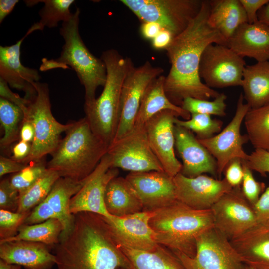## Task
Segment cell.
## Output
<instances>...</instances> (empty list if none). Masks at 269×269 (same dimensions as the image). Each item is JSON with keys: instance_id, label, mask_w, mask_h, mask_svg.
<instances>
[{"instance_id": "obj_7", "label": "cell", "mask_w": 269, "mask_h": 269, "mask_svg": "<svg viewBox=\"0 0 269 269\" xmlns=\"http://www.w3.org/2000/svg\"><path fill=\"white\" fill-rule=\"evenodd\" d=\"M34 85L37 94L30 100L24 113V117L32 122L35 130L30 153L23 162L26 165L42 160L46 155L51 154L61 140V134L71 126V123L62 124L53 116L48 84L37 82Z\"/></svg>"}, {"instance_id": "obj_2", "label": "cell", "mask_w": 269, "mask_h": 269, "mask_svg": "<svg viewBox=\"0 0 269 269\" xmlns=\"http://www.w3.org/2000/svg\"><path fill=\"white\" fill-rule=\"evenodd\" d=\"M57 269H119L129 260L114 239L103 216L74 214L73 227L56 246Z\"/></svg>"}, {"instance_id": "obj_6", "label": "cell", "mask_w": 269, "mask_h": 269, "mask_svg": "<svg viewBox=\"0 0 269 269\" xmlns=\"http://www.w3.org/2000/svg\"><path fill=\"white\" fill-rule=\"evenodd\" d=\"M80 13L79 8H77L71 18L62 23L60 34L65 43L60 57L50 63L62 67L69 65L76 72L84 87L85 104H87L96 98L95 93L97 88L105 85L107 70L104 61L90 52L80 35Z\"/></svg>"}, {"instance_id": "obj_12", "label": "cell", "mask_w": 269, "mask_h": 269, "mask_svg": "<svg viewBox=\"0 0 269 269\" xmlns=\"http://www.w3.org/2000/svg\"><path fill=\"white\" fill-rule=\"evenodd\" d=\"M163 68L147 61L129 70L123 84L120 100V116L113 141L130 131L134 127L144 94L149 85L162 75Z\"/></svg>"}, {"instance_id": "obj_5", "label": "cell", "mask_w": 269, "mask_h": 269, "mask_svg": "<svg viewBox=\"0 0 269 269\" xmlns=\"http://www.w3.org/2000/svg\"><path fill=\"white\" fill-rule=\"evenodd\" d=\"M107 70V79L100 95L84 104L85 118L94 134L108 146L113 142L120 116L122 86L133 62L115 49L103 52L101 57Z\"/></svg>"}, {"instance_id": "obj_14", "label": "cell", "mask_w": 269, "mask_h": 269, "mask_svg": "<svg viewBox=\"0 0 269 269\" xmlns=\"http://www.w3.org/2000/svg\"><path fill=\"white\" fill-rule=\"evenodd\" d=\"M210 209L214 227L230 241L258 224L253 206L244 196L240 187L233 188Z\"/></svg>"}, {"instance_id": "obj_24", "label": "cell", "mask_w": 269, "mask_h": 269, "mask_svg": "<svg viewBox=\"0 0 269 269\" xmlns=\"http://www.w3.org/2000/svg\"><path fill=\"white\" fill-rule=\"evenodd\" d=\"M227 46L243 58L269 61V26L259 21L244 23L228 41Z\"/></svg>"}, {"instance_id": "obj_46", "label": "cell", "mask_w": 269, "mask_h": 269, "mask_svg": "<svg viewBox=\"0 0 269 269\" xmlns=\"http://www.w3.org/2000/svg\"><path fill=\"white\" fill-rule=\"evenodd\" d=\"M246 15L248 23L253 24L258 21L257 13L259 10L269 0H239Z\"/></svg>"}, {"instance_id": "obj_19", "label": "cell", "mask_w": 269, "mask_h": 269, "mask_svg": "<svg viewBox=\"0 0 269 269\" xmlns=\"http://www.w3.org/2000/svg\"><path fill=\"white\" fill-rule=\"evenodd\" d=\"M153 211H144L122 217L111 215L105 219L112 234L120 246L152 251L160 245L149 225Z\"/></svg>"}, {"instance_id": "obj_43", "label": "cell", "mask_w": 269, "mask_h": 269, "mask_svg": "<svg viewBox=\"0 0 269 269\" xmlns=\"http://www.w3.org/2000/svg\"><path fill=\"white\" fill-rule=\"evenodd\" d=\"M242 160L236 158L230 161L225 168V179L233 187H240L243 178Z\"/></svg>"}, {"instance_id": "obj_30", "label": "cell", "mask_w": 269, "mask_h": 269, "mask_svg": "<svg viewBox=\"0 0 269 269\" xmlns=\"http://www.w3.org/2000/svg\"><path fill=\"white\" fill-rule=\"evenodd\" d=\"M120 247L129 260V265L119 269H185L174 253L162 245L152 251Z\"/></svg>"}, {"instance_id": "obj_52", "label": "cell", "mask_w": 269, "mask_h": 269, "mask_svg": "<svg viewBox=\"0 0 269 269\" xmlns=\"http://www.w3.org/2000/svg\"><path fill=\"white\" fill-rule=\"evenodd\" d=\"M18 0H0V23L13 10Z\"/></svg>"}, {"instance_id": "obj_41", "label": "cell", "mask_w": 269, "mask_h": 269, "mask_svg": "<svg viewBox=\"0 0 269 269\" xmlns=\"http://www.w3.org/2000/svg\"><path fill=\"white\" fill-rule=\"evenodd\" d=\"M19 193L11 185L9 179H2L0 183V209L17 212Z\"/></svg>"}, {"instance_id": "obj_27", "label": "cell", "mask_w": 269, "mask_h": 269, "mask_svg": "<svg viewBox=\"0 0 269 269\" xmlns=\"http://www.w3.org/2000/svg\"><path fill=\"white\" fill-rule=\"evenodd\" d=\"M165 76L160 75L155 79L147 88L143 96L134 125H144L158 113L170 110L178 117L188 120L191 114L181 106L173 103L165 91Z\"/></svg>"}, {"instance_id": "obj_21", "label": "cell", "mask_w": 269, "mask_h": 269, "mask_svg": "<svg viewBox=\"0 0 269 269\" xmlns=\"http://www.w3.org/2000/svg\"><path fill=\"white\" fill-rule=\"evenodd\" d=\"M175 148L182 159L180 173L190 178L208 173L217 177L215 159L199 141L192 132L175 124Z\"/></svg>"}, {"instance_id": "obj_13", "label": "cell", "mask_w": 269, "mask_h": 269, "mask_svg": "<svg viewBox=\"0 0 269 269\" xmlns=\"http://www.w3.org/2000/svg\"><path fill=\"white\" fill-rule=\"evenodd\" d=\"M244 99L243 95L241 93L234 116L217 134L208 139H198L215 159L219 179L230 161L236 158L246 161L248 157L249 154L244 151L243 145L248 142L249 138L247 134L242 135L240 132L242 122L250 109L247 104L244 103Z\"/></svg>"}, {"instance_id": "obj_10", "label": "cell", "mask_w": 269, "mask_h": 269, "mask_svg": "<svg viewBox=\"0 0 269 269\" xmlns=\"http://www.w3.org/2000/svg\"><path fill=\"white\" fill-rule=\"evenodd\" d=\"M173 252L185 269H244L245 265L230 241L214 227L197 237L194 257Z\"/></svg>"}, {"instance_id": "obj_32", "label": "cell", "mask_w": 269, "mask_h": 269, "mask_svg": "<svg viewBox=\"0 0 269 269\" xmlns=\"http://www.w3.org/2000/svg\"><path fill=\"white\" fill-rule=\"evenodd\" d=\"M244 121L249 140L255 149L269 152V105L250 109Z\"/></svg>"}, {"instance_id": "obj_49", "label": "cell", "mask_w": 269, "mask_h": 269, "mask_svg": "<svg viewBox=\"0 0 269 269\" xmlns=\"http://www.w3.org/2000/svg\"><path fill=\"white\" fill-rule=\"evenodd\" d=\"M174 38L170 31L162 29L157 36L152 40V47L157 50L166 49Z\"/></svg>"}, {"instance_id": "obj_34", "label": "cell", "mask_w": 269, "mask_h": 269, "mask_svg": "<svg viewBox=\"0 0 269 269\" xmlns=\"http://www.w3.org/2000/svg\"><path fill=\"white\" fill-rule=\"evenodd\" d=\"M23 111L19 106L8 100L0 98V121L4 130L0 140L1 150L8 148L19 140L20 128L24 119Z\"/></svg>"}, {"instance_id": "obj_26", "label": "cell", "mask_w": 269, "mask_h": 269, "mask_svg": "<svg viewBox=\"0 0 269 269\" xmlns=\"http://www.w3.org/2000/svg\"><path fill=\"white\" fill-rule=\"evenodd\" d=\"M105 205L112 216L122 217L143 211L137 194L126 178L115 177L108 183L105 192Z\"/></svg>"}, {"instance_id": "obj_31", "label": "cell", "mask_w": 269, "mask_h": 269, "mask_svg": "<svg viewBox=\"0 0 269 269\" xmlns=\"http://www.w3.org/2000/svg\"><path fill=\"white\" fill-rule=\"evenodd\" d=\"M62 231L60 222L56 219H50L31 225L23 224L16 235L0 240V242L23 240L43 243L48 247L56 246L60 242Z\"/></svg>"}, {"instance_id": "obj_18", "label": "cell", "mask_w": 269, "mask_h": 269, "mask_svg": "<svg viewBox=\"0 0 269 269\" xmlns=\"http://www.w3.org/2000/svg\"><path fill=\"white\" fill-rule=\"evenodd\" d=\"M117 168L111 167L106 154L95 170L84 180L80 189L72 197L70 210L74 215L82 212L96 213L108 218L104 201L105 192L109 182L118 176Z\"/></svg>"}, {"instance_id": "obj_45", "label": "cell", "mask_w": 269, "mask_h": 269, "mask_svg": "<svg viewBox=\"0 0 269 269\" xmlns=\"http://www.w3.org/2000/svg\"><path fill=\"white\" fill-rule=\"evenodd\" d=\"M0 95L9 101L19 106L24 113L27 108L30 100L21 97L18 94L13 92L9 88L8 84L0 78Z\"/></svg>"}, {"instance_id": "obj_39", "label": "cell", "mask_w": 269, "mask_h": 269, "mask_svg": "<svg viewBox=\"0 0 269 269\" xmlns=\"http://www.w3.org/2000/svg\"><path fill=\"white\" fill-rule=\"evenodd\" d=\"M30 212L20 213L0 209V240L16 235Z\"/></svg>"}, {"instance_id": "obj_3", "label": "cell", "mask_w": 269, "mask_h": 269, "mask_svg": "<svg viewBox=\"0 0 269 269\" xmlns=\"http://www.w3.org/2000/svg\"><path fill=\"white\" fill-rule=\"evenodd\" d=\"M65 133L47 168L60 177L83 181L107 154L109 146L94 134L85 117L71 123Z\"/></svg>"}, {"instance_id": "obj_22", "label": "cell", "mask_w": 269, "mask_h": 269, "mask_svg": "<svg viewBox=\"0 0 269 269\" xmlns=\"http://www.w3.org/2000/svg\"><path fill=\"white\" fill-rule=\"evenodd\" d=\"M30 34L27 31L15 44L0 46V78L11 88L23 91L25 93L24 98L28 100H31L36 95L34 84L41 78L36 69L24 66L20 59L21 45Z\"/></svg>"}, {"instance_id": "obj_23", "label": "cell", "mask_w": 269, "mask_h": 269, "mask_svg": "<svg viewBox=\"0 0 269 269\" xmlns=\"http://www.w3.org/2000/svg\"><path fill=\"white\" fill-rule=\"evenodd\" d=\"M46 245L18 240L0 242V258L10 264L26 269H51L56 257Z\"/></svg>"}, {"instance_id": "obj_54", "label": "cell", "mask_w": 269, "mask_h": 269, "mask_svg": "<svg viewBox=\"0 0 269 269\" xmlns=\"http://www.w3.org/2000/svg\"><path fill=\"white\" fill-rule=\"evenodd\" d=\"M0 269H21L20 266L10 264L0 259Z\"/></svg>"}, {"instance_id": "obj_48", "label": "cell", "mask_w": 269, "mask_h": 269, "mask_svg": "<svg viewBox=\"0 0 269 269\" xmlns=\"http://www.w3.org/2000/svg\"><path fill=\"white\" fill-rule=\"evenodd\" d=\"M32 143L22 140H19L13 146L12 149V159L22 163L28 158L31 150Z\"/></svg>"}, {"instance_id": "obj_8", "label": "cell", "mask_w": 269, "mask_h": 269, "mask_svg": "<svg viewBox=\"0 0 269 269\" xmlns=\"http://www.w3.org/2000/svg\"><path fill=\"white\" fill-rule=\"evenodd\" d=\"M141 23L153 22L170 31L181 33L199 13L202 0H120Z\"/></svg>"}, {"instance_id": "obj_35", "label": "cell", "mask_w": 269, "mask_h": 269, "mask_svg": "<svg viewBox=\"0 0 269 269\" xmlns=\"http://www.w3.org/2000/svg\"><path fill=\"white\" fill-rule=\"evenodd\" d=\"M59 175L55 171L48 169L32 186L26 191L19 194L18 212H31L47 196Z\"/></svg>"}, {"instance_id": "obj_37", "label": "cell", "mask_w": 269, "mask_h": 269, "mask_svg": "<svg viewBox=\"0 0 269 269\" xmlns=\"http://www.w3.org/2000/svg\"><path fill=\"white\" fill-rule=\"evenodd\" d=\"M226 95L223 93H220L212 101L187 97L183 100L181 107L190 114H202L223 117L226 115Z\"/></svg>"}, {"instance_id": "obj_53", "label": "cell", "mask_w": 269, "mask_h": 269, "mask_svg": "<svg viewBox=\"0 0 269 269\" xmlns=\"http://www.w3.org/2000/svg\"><path fill=\"white\" fill-rule=\"evenodd\" d=\"M257 17L259 21L269 26V1L259 10Z\"/></svg>"}, {"instance_id": "obj_51", "label": "cell", "mask_w": 269, "mask_h": 269, "mask_svg": "<svg viewBox=\"0 0 269 269\" xmlns=\"http://www.w3.org/2000/svg\"><path fill=\"white\" fill-rule=\"evenodd\" d=\"M162 28L156 22H148L142 23L140 27V32L142 36L146 39L151 40L155 38Z\"/></svg>"}, {"instance_id": "obj_28", "label": "cell", "mask_w": 269, "mask_h": 269, "mask_svg": "<svg viewBox=\"0 0 269 269\" xmlns=\"http://www.w3.org/2000/svg\"><path fill=\"white\" fill-rule=\"evenodd\" d=\"M210 4L208 23L227 43L239 27L248 23L245 10L239 0H213Z\"/></svg>"}, {"instance_id": "obj_55", "label": "cell", "mask_w": 269, "mask_h": 269, "mask_svg": "<svg viewBox=\"0 0 269 269\" xmlns=\"http://www.w3.org/2000/svg\"><path fill=\"white\" fill-rule=\"evenodd\" d=\"M244 269H260L247 265H244Z\"/></svg>"}, {"instance_id": "obj_42", "label": "cell", "mask_w": 269, "mask_h": 269, "mask_svg": "<svg viewBox=\"0 0 269 269\" xmlns=\"http://www.w3.org/2000/svg\"><path fill=\"white\" fill-rule=\"evenodd\" d=\"M245 162L250 169L259 173L262 176L269 173V152L262 149H255L248 155L247 160Z\"/></svg>"}, {"instance_id": "obj_50", "label": "cell", "mask_w": 269, "mask_h": 269, "mask_svg": "<svg viewBox=\"0 0 269 269\" xmlns=\"http://www.w3.org/2000/svg\"><path fill=\"white\" fill-rule=\"evenodd\" d=\"M35 136L34 126L28 118L24 117L19 133V140L31 143Z\"/></svg>"}, {"instance_id": "obj_20", "label": "cell", "mask_w": 269, "mask_h": 269, "mask_svg": "<svg viewBox=\"0 0 269 269\" xmlns=\"http://www.w3.org/2000/svg\"><path fill=\"white\" fill-rule=\"evenodd\" d=\"M137 194L144 211H153L176 201L173 177L164 171L130 172L125 177Z\"/></svg>"}, {"instance_id": "obj_36", "label": "cell", "mask_w": 269, "mask_h": 269, "mask_svg": "<svg viewBox=\"0 0 269 269\" xmlns=\"http://www.w3.org/2000/svg\"><path fill=\"white\" fill-rule=\"evenodd\" d=\"M175 124L195 133L198 139H205L219 133L222 130L223 122L213 119L209 115L192 114L188 120H181L176 117Z\"/></svg>"}, {"instance_id": "obj_17", "label": "cell", "mask_w": 269, "mask_h": 269, "mask_svg": "<svg viewBox=\"0 0 269 269\" xmlns=\"http://www.w3.org/2000/svg\"><path fill=\"white\" fill-rule=\"evenodd\" d=\"M176 199L195 210H209L233 187L225 178L202 174L190 178L181 173L173 177Z\"/></svg>"}, {"instance_id": "obj_29", "label": "cell", "mask_w": 269, "mask_h": 269, "mask_svg": "<svg viewBox=\"0 0 269 269\" xmlns=\"http://www.w3.org/2000/svg\"><path fill=\"white\" fill-rule=\"evenodd\" d=\"M242 87L244 99L250 109L269 105V61L257 62L246 65L243 72Z\"/></svg>"}, {"instance_id": "obj_11", "label": "cell", "mask_w": 269, "mask_h": 269, "mask_svg": "<svg viewBox=\"0 0 269 269\" xmlns=\"http://www.w3.org/2000/svg\"><path fill=\"white\" fill-rule=\"evenodd\" d=\"M244 58L227 46L213 43L204 49L200 60L199 76L213 89L242 86Z\"/></svg>"}, {"instance_id": "obj_16", "label": "cell", "mask_w": 269, "mask_h": 269, "mask_svg": "<svg viewBox=\"0 0 269 269\" xmlns=\"http://www.w3.org/2000/svg\"><path fill=\"white\" fill-rule=\"evenodd\" d=\"M177 114L164 110L154 115L144 124L150 146L164 171L172 177L180 173L182 163L175 154L174 128Z\"/></svg>"}, {"instance_id": "obj_40", "label": "cell", "mask_w": 269, "mask_h": 269, "mask_svg": "<svg viewBox=\"0 0 269 269\" xmlns=\"http://www.w3.org/2000/svg\"><path fill=\"white\" fill-rule=\"evenodd\" d=\"M242 163L243 178L241 190L246 199L253 206L264 192L265 185L264 183L255 180L252 170L247 166L245 161H242Z\"/></svg>"}, {"instance_id": "obj_47", "label": "cell", "mask_w": 269, "mask_h": 269, "mask_svg": "<svg viewBox=\"0 0 269 269\" xmlns=\"http://www.w3.org/2000/svg\"><path fill=\"white\" fill-rule=\"evenodd\" d=\"M27 165L18 162L13 159L3 156H0V177L4 175L16 173L23 169Z\"/></svg>"}, {"instance_id": "obj_33", "label": "cell", "mask_w": 269, "mask_h": 269, "mask_svg": "<svg viewBox=\"0 0 269 269\" xmlns=\"http://www.w3.org/2000/svg\"><path fill=\"white\" fill-rule=\"evenodd\" d=\"M28 6H33L39 2L44 4L39 11L40 20L34 23L29 29L31 33L36 30H43L45 27L49 28L58 26V23L68 21L73 13L70 12V7L75 2L73 0H25Z\"/></svg>"}, {"instance_id": "obj_15", "label": "cell", "mask_w": 269, "mask_h": 269, "mask_svg": "<svg viewBox=\"0 0 269 269\" xmlns=\"http://www.w3.org/2000/svg\"><path fill=\"white\" fill-rule=\"evenodd\" d=\"M84 180L77 181L60 177L46 198L30 212L23 224L31 225L56 219L63 227L60 240L65 238L74 223V215L70 210L71 199L80 189Z\"/></svg>"}, {"instance_id": "obj_44", "label": "cell", "mask_w": 269, "mask_h": 269, "mask_svg": "<svg viewBox=\"0 0 269 269\" xmlns=\"http://www.w3.org/2000/svg\"><path fill=\"white\" fill-rule=\"evenodd\" d=\"M258 224H269V186L253 206Z\"/></svg>"}, {"instance_id": "obj_9", "label": "cell", "mask_w": 269, "mask_h": 269, "mask_svg": "<svg viewBox=\"0 0 269 269\" xmlns=\"http://www.w3.org/2000/svg\"><path fill=\"white\" fill-rule=\"evenodd\" d=\"M107 154L112 168L131 172L164 171L150 146L144 125H134L126 134L113 141Z\"/></svg>"}, {"instance_id": "obj_38", "label": "cell", "mask_w": 269, "mask_h": 269, "mask_svg": "<svg viewBox=\"0 0 269 269\" xmlns=\"http://www.w3.org/2000/svg\"><path fill=\"white\" fill-rule=\"evenodd\" d=\"M48 170L47 164L42 160L32 162L21 171L14 174L9 179L11 186L22 194L32 186Z\"/></svg>"}, {"instance_id": "obj_1", "label": "cell", "mask_w": 269, "mask_h": 269, "mask_svg": "<svg viewBox=\"0 0 269 269\" xmlns=\"http://www.w3.org/2000/svg\"><path fill=\"white\" fill-rule=\"evenodd\" d=\"M210 10V0H203L197 15L165 49L171 67L165 77V91L169 100L179 106L187 97L209 100L220 94L203 83L199 76L200 60L206 47L213 43L227 45L221 34L208 23Z\"/></svg>"}, {"instance_id": "obj_25", "label": "cell", "mask_w": 269, "mask_h": 269, "mask_svg": "<svg viewBox=\"0 0 269 269\" xmlns=\"http://www.w3.org/2000/svg\"><path fill=\"white\" fill-rule=\"evenodd\" d=\"M230 242L245 265L269 269V224H258Z\"/></svg>"}, {"instance_id": "obj_4", "label": "cell", "mask_w": 269, "mask_h": 269, "mask_svg": "<svg viewBox=\"0 0 269 269\" xmlns=\"http://www.w3.org/2000/svg\"><path fill=\"white\" fill-rule=\"evenodd\" d=\"M153 212L149 225L157 243L191 258L196 254L197 237L214 227L211 209H193L177 200Z\"/></svg>"}]
</instances>
